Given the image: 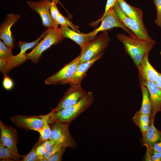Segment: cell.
I'll return each mask as SVG.
<instances>
[{
    "mask_svg": "<svg viewBox=\"0 0 161 161\" xmlns=\"http://www.w3.org/2000/svg\"><path fill=\"white\" fill-rule=\"evenodd\" d=\"M117 37L123 44L126 52L137 67L145 55L149 54L153 48L156 43L140 38L134 33L126 35L119 33Z\"/></svg>",
    "mask_w": 161,
    "mask_h": 161,
    "instance_id": "6da1fadb",
    "label": "cell"
},
{
    "mask_svg": "<svg viewBox=\"0 0 161 161\" xmlns=\"http://www.w3.org/2000/svg\"><path fill=\"white\" fill-rule=\"evenodd\" d=\"M94 101L92 93L89 91L74 105L58 112L54 111L48 120L50 123L57 121L69 124L89 109Z\"/></svg>",
    "mask_w": 161,
    "mask_h": 161,
    "instance_id": "7a4b0ae2",
    "label": "cell"
},
{
    "mask_svg": "<svg viewBox=\"0 0 161 161\" xmlns=\"http://www.w3.org/2000/svg\"><path fill=\"white\" fill-rule=\"evenodd\" d=\"M48 32L43 39L29 53L27 54V60L34 64L37 63L43 53L53 45L61 42L64 39L59 28L48 29Z\"/></svg>",
    "mask_w": 161,
    "mask_h": 161,
    "instance_id": "3957f363",
    "label": "cell"
},
{
    "mask_svg": "<svg viewBox=\"0 0 161 161\" xmlns=\"http://www.w3.org/2000/svg\"><path fill=\"white\" fill-rule=\"evenodd\" d=\"M110 41V39L107 31H103L99 35L95 38L81 49L79 55L80 63L90 60L100 53L103 52L109 45Z\"/></svg>",
    "mask_w": 161,
    "mask_h": 161,
    "instance_id": "277c9868",
    "label": "cell"
},
{
    "mask_svg": "<svg viewBox=\"0 0 161 161\" xmlns=\"http://www.w3.org/2000/svg\"><path fill=\"white\" fill-rule=\"evenodd\" d=\"M51 123V133L49 139L55 141L62 147L76 148L77 143L69 132V124L57 121Z\"/></svg>",
    "mask_w": 161,
    "mask_h": 161,
    "instance_id": "5b68a950",
    "label": "cell"
},
{
    "mask_svg": "<svg viewBox=\"0 0 161 161\" xmlns=\"http://www.w3.org/2000/svg\"><path fill=\"white\" fill-rule=\"evenodd\" d=\"M55 111L53 109L49 113L38 116L18 115L10 117V119L16 126L26 131H37L43 126L45 121L48 120Z\"/></svg>",
    "mask_w": 161,
    "mask_h": 161,
    "instance_id": "8992f818",
    "label": "cell"
},
{
    "mask_svg": "<svg viewBox=\"0 0 161 161\" xmlns=\"http://www.w3.org/2000/svg\"><path fill=\"white\" fill-rule=\"evenodd\" d=\"M101 21L100 26L92 32L88 34L92 39H94L96 35L100 31H107L114 27H119L123 29L129 34L134 33L126 27L123 24L116 14L112 7L109 9L103 14L99 20L95 22V24Z\"/></svg>",
    "mask_w": 161,
    "mask_h": 161,
    "instance_id": "52a82bcc",
    "label": "cell"
},
{
    "mask_svg": "<svg viewBox=\"0 0 161 161\" xmlns=\"http://www.w3.org/2000/svg\"><path fill=\"white\" fill-rule=\"evenodd\" d=\"M25 62L17 55H13L12 49L0 40V70L4 76L8 75L13 68L20 66Z\"/></svg>",
    "mask_w": 161,
    "mask_h": 161,
    "instance_id": "ba28073f",
    "label": "cell"
},
{
    "mask_svg": "<svg viewBox=\"0 0 161 161\" xmlns=\"http://www.w3.org/2000/svg\"><path fill=\"white\" fill-rule=\"evenodd\" d=\"M70 86L54 110L55 112L71 106L78 102L87 92L80 84L69 83Z\"/></svg>",
    "mask_w": 161,
    "mask_h": 161,
    "instance_id": "9c48e42d",
    "label": "cell"
},
{
    "mask_svg": "<svg viewBox=\"0 0 161 161\" xmlns=\"http://www.w3.org/2000/svg\"><path fill=\"white\" fill-rule=\"evenodd\" d=\"M79 64V56H78L57 72L47 78L45 80V83L48 85L68 84V81L75 73Z\"/></svg>",
    "mask_w": 161,
    "mask_h": 161,
    "instance_id": "30bf717a",
    "label": "cell"
},
{
    "mask_svg": "<svg viewBox=\"0 0 161 161\" xmlns=\"http://www.w3.org/2000/svg\"><path fill=\"white\" fill-rule=\"evenodd\" d=\"M52 0H41L28 1L30 8L40 16L43 26L47 29L56 28L50 12V7Z\"/></svg>",
    "mask_w": 161,
    "mask_h": 161,
    "instance_id": "8fae6325",
    "label": "cell"
},
{
    "mask_svg": "<svg viewBox=\"0 0 161 161\" xmlns=\"http://www.w3.org/2000/svg\"><path fill=\"white\" fill-rule=\"evenodd\" d=\"M116 14L124 25L140 38L151 41H155L141 28L134 19L126 16L122 11L117 2L112 7Z\"/></svg>",
    "mask_w": 161,
    "mask_h": 161,
    "instance_id": "7c38bea8",
    "label": "cell"
},
{
    "mask_svg": "<svg viewBox=\"0 0 161 161\" xmlns=\"http://www.w3.org/2000/svg\"><path fill=\"white\" fill-rule=\"evenodd\" d=\"M20 17L19 15L13 13L7 14L4 21L0 25V39L2 40L7 47L12 49L16 45L11 28L19 20Z\"/></svg>",
    "mask_w": 161,
    "mask_h": 161,
    "instance_id": "4fadbf2b",
    "label": "cell"
},
{
    "mask_svg": "<svg viewBox=\"0 0 161 161\" xmlns=\"http://www.w3.org/2000/svg\"><path fill=\"white\" fill-rule=\"evenodd\" d=\"M0 141L5 146L18 153L17 144L18 139L16 130L11 126L6 125L0 120Z\"/></svg>",
    "mask_w": 161,
    "mask_h": 161,
    "instance_id": "5bb4252c",
    "label": "cell"
},
{
    "mask_svg": "<svg viewBox=\"0 0 161 161\" xmlns=\"http://www.w3.org/2000/svg\"><path fill=\"white\" fill-rule=\"evenodd\" d=\"M140 81V85L145 86L148 90L152 108L151 121H154L155 115L161 110V90L154 82L144 80Z\"/></svg>",
    "mask_w": 161,
    "mask_h": 161,
    "instance_id": "9a60e30c",
    "label": "cell"
},
{
    "mask_svg": "<svg viewBox=\"0 0 161 161\" xmlns=\"http://www.w3.org/2000/svg\"><path fill=\"white\" fill-rule=\"evenodd\" d=\"M148 54L145 55L140 65L137 67L140 80L155 82L159 73L149 63Z\"/></svg>",
    "mask_w": 161,
    "mask_h": 161,
    "instance_id": "2e32d148",
    "label": "cell"
},
{
    "mask_svg": "<svg viewBox=\"0 0 161 161\" xmlns=\"http://www.w3.org/2000/svg\"><path fill=\"white\" fill-rule=\"evenodd\" d=\"M117 2L120 9L126 16L136 21L143 30L148 32L143 22V13L141 9L131 6L124 0H117Z\"/></svg>",
    "mask_w": 161,
    "mask_h": 161,
    "instance_id": "e0dca14e",
    "label": "cell"
},
{
    "mask_svg": "<svg viewBox=\"0 0 161 161\" xmlns=\"http://www.w3.org/2000/svg\"><path fill=\"white\" fill-rule=\"evenodd\" d=\"M61 34L64 38L71 39L79 45L81 49L93 39L88 34L77 32L68 27L61 26L59 28Z\"/></svg>",
    "mask_w": 161,
    "mask_h": 161,
    "instance_id": "ac0fdd59",
    "label": "cell"
},
{
    "mask_svg": "<svg viewBox=\"0 0 161 161\" xmlns=\"http://www.w3.org/2000/svg\"><path fill=\"white\" fill-rule=\"evenodd\" d=\"M154 122L151 121L148 129L142 134V143L146 147L147 151H151L153 145L161 139V131L155 127Z\"/></svg>",
    "mask_w": 161,
    "mask_h": 161,
    "instance_id": "d6986e66",
    "label": "cell"
},
{
    "mask_svg": "<svg viewBox=\"0 0 161 161\" xmlns=\"http://www.w3.org/2000/svg\"><path fill=\"white\" fill-rule=\"evenodd\" d=\"M103 54V52H101L92 60L80 63L75 73L68 81V83H74L81 84L89 69L96 61L102 58Z\"/></svg>",
    "mask_w": 161,
    "mask_h": 161,
    "instance_id": "ffe728a7",
    "label": "cell"
},
{
    "mask_svg": "<svg viewBox=\"0 0 161 161\" xmlns=\"http://www.w3.org/2000/svg\"><path fill=\"white\" fill-rule=\"evenodd\" d=\"M151 115L136 112L132 118L134 123L140 129L143 134L148 129L151 122Z\"/></svg>",
    "mask_w": 161,
    "mask_h": 161,
    "instance_id": "44dd1931",
    "label": "cell"
},
{
    "mask_svg": "<svg viewBox=\"0 0 161 161\" xmlns=\"http://www.w3.org/2000/svg\"><path fill=\"white\" fill-rule=\"evenodd\" d=\"M48 30V29L45 30L38 38L32 42H29L26 41L20 42L17 45V46L20 48V51L17 55L25 60H27V54L26 53V51L37 45L41 39L47 34Z\"/></svg>",
    "mask_w": 161,
    "mask_h": 161,
    "instance_id": "7402d4cb",
    "label": "cell"
},
{
    "mask_svg": "<svg viewBox=\"0 0 161 161\" xmlns=\"http://www.w3.org/2000/svg\"><path fill=\"white\" fill-rule=\"evenodd\" d=\"M143 99L141 108L138 111L141 113L151 115L152 111L151 103L148 90L145 86L140 85Z\"/></svg>",
    "mask_w": 161,
    "mask_h": 161,
    "instance_id": "603a6c76",
    "label": "cell"
},
{
    "mask_svg": "<svg viewBox=\"0 0 161 161\" xmlns=\"http://www.w3.org/2000/svg\"><path fill=\"white\" fill-rule=\"evenodd\" d=\"M22 156L8 148L0 141V161H19Z\"/></svg>",
    "mask_w": 161,
    "mask_h": 161,
    "instance_id": "cb8c5ba5",
    "label": "cell"
},
{
    "mask_svg": "<svg viewBox=\"0 0 161 161\" xmlns=\"http://www.w3.org/2000/svg\"><path fill=\"white\" fill-rule=\"evenodd\" d=\"M48 120H46L42 127L37 131L40 134L39 141L41 142H44L49 139L50 136L51 129L48 124Z\"/></svg>",
    "mask_w": 161,
    "mask_h": 161,
    "instance_id": "d4e9b609",
    "label": "cell"
},
{
    "mask_svg": "<svg viewBox=\"0 0 161 161\" xmlns=\"http://www.w3.org/2000/svg\"><path fill=\"white\" fill-rule=\"evenodd\" d=\"M57 25L69 27L73 30L79 33H81L78 29V27L75 25L68 18L63 16L60 13H59L56 21Z\"/></svg>",
    "mask_w": 161,
    "mask_h": 161,
    "instance_id": "484cf974",
    "label": "cell"
},
{
    "mask_svg": "<svg viewBox=\"0 0 161 161\" xmlns=\"http://www.w3.org/2000/svg\"><path fill=\"white\" fill-rule=\"evenodd\" d=\"M43 142L39 141L35 143L32 147L30 151L27 154L22 156V159L21 161H39L36 152L37 147Z\"/></svg>",
    "mask_w": 161,
    "mask_h": 161,
    "instance_id": "4316f807",
    "label": "cell"
},
{
    "mask_svg": "<svg viewBox=\"0 0 161 161\" xmlns=\"http://www.w3.org/2000/svg\"><path fill=\"white\" fill-rule=\"evenodd\" d=\"M58 2L57 0H52L50 7V15L55 27L56 28H58V26L56 23V21L60 13L56 5Z\"/></svg>",
    "mask_w": 161,
    "mask_h": 161,
    "instance_id": "83f0119b",
    "label": "cell"
},
{
    "mask_svg": "<svg viewBox=\"0 0 161 161\" xmlns=\"http://www.w3.org/2000/svg\"><path fill=\"white\" fill-rule=\"evenodd\" d=\"M153 2L157 10L156 18L154 23L161 28V0H153Z\"/></svg>",
    "mask_w": 161,
    "mask_h": 161,
    "instance_id": "f1b7e54d",
    "label": "cell"
},
{
    "mask_svg": "<svg viewBox=\"0 0 161 161\" xmlns=\"http://www.w3.org/2000/svg\"><path fill=\"white\" fill-rule=\"evenodd\" d=\"M66 148V147L61 148L58 151L50 156L47 160L48 161H61L62 157Z\"/></svg>",
    "mask_w": 161,
    "mask_h": 161,
    "instance_id": "f546056e",
    "label": "cell"
},
{
    "mask_svg": "<svg viewBox=\"0 0 161 161\" xmlns=\"http://www.w3.org/2000/svg\"><path fill=\"white\" fill-rule=\"evenodd\" d=\"M4 77V78L2 81L3 87L7 90L12 89L14 86V83L13 80L8 75Z\"/></svg>",
    "mask_w": 161,
    "mask_h": 161,
    "instance_id": "4dcf8cb0",
    "label": "cell"
},
{
    "mask_svg": "<svg viewBox=\"0 0 161 161\" xmlns=\"http://www.w3.org/2000/svg\"><path fill=\"white\" fill-rule=\"evenodd\" d=\"M63 147L59 144L55 143L51 148L47 151L44 155V157L47 161V159L52 155Z\"/></svg>",
    "mask_w": 161,
    "mask_h": 161,
    "instance_id": "1f68e13d",
    "label": "cell"
},
{
    "mask_svg": "<svg viewBox=\"0 0 161 161\" xmlns=\"http://www.w3.org/2000/svg\"><path fill=\"white\" fill-rule=\"evenodd\" d=\"M46 152V149L42 143L37 147L36 152L39 161H47L44 157Z\"/></svg>",
    "mask_w": 161,
    "mask_h": 161,
    "instance_id": "d6a6232c",
    "label": "cell"
},
{
    "mask_svg": "<svg viewBox=\"0 0 161 161\" xmlns=\"http://www.w3.org/2000/svg\"><path fill=\"white\" fill-rule=\"evenodd\" d=\"M149 151L151 154V161H161V152Z\"/></svg>",
    "mask_w": 161,
    "mask_h": 161,
    "instance_id": "836d02e7",
    "label": "cell"
},
{
    "mask_svg": "<svg viewBox=\"0 0 161 161\" xmlns=\"http://www.w3.org/2000/svg\"><path fill=\"white\" fill-rule=\"evenodd\" d=\"M56 142L51 140L49 139L44 141L42 144L45 148L46 151L51 148L55 143Z\"/></svg>",
    "mask_w": 161,
    "mask_h": 161,
    "instance_id": "e575fe53",
    "label": "cell"
},
{
    "mask_svg": "<svg viewBox=\"0 0 161 161\" xmlns=\"http://www.w3.org/2000/svg\"><path fill=\"white\" fill-rule=\"evenodd\" d=\"M117 0H107L106 7L105 12L103 14L105 13L106 12L111 8L113 7V5L117 2Z\"/></svg>",
    "mask_w": 161,
    "mask_h": 161,
    "instance_id": "d590c367",
    "label": "cell"
},
{
    "mask_svg": "<svg viewBox=\"0 0 161 161\" xmlns=\"http://www.w3.org/2000/svg\"><path fill=\"white\" fill-rule=\"evenodd\" d=\"M151 151L155 152H161V139L153 145Z\"/></svg>",
    "mask_w": 161,
    "mask_h": 161,
    "instance_id": "8d00e7d4",
    "label": "cell"
},
{
    "mask_svg": "<svg viewBox=\"0 0 161 161\" xmlns=\"http://www.w3.org/2000/svg\"><path fill=\"white\" fill-rule=\"evenodd\" d=\"M155 83L156 86L161 90V73H159Z\"/></svg>",
    "mask_w": 161,
    "mask_h": 161,
    "instance_id": "74e56055",
    "label": "cell"
},
{
    "mask_svg": "<svg viewBox=\"0 0 161 161\" xmlns=\"http://www.w3.org/2000/svg\"><path fill=\"white\" fill-rule=\"evenodd\" d=\"M160 54L161 55V51L160 52Z\"/></svg>",
    "mask_w": 161,
    "mask_h": 161,
    "instance_id": "f35d334b",
    "label": "cell"
}]
</instances>
